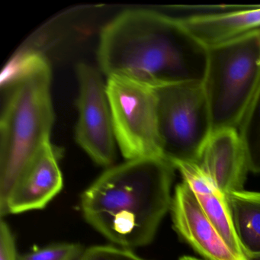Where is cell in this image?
Returning a JSON list of instances; mask_svg holds the SVG:
<instances>
[{
    "label": "cell",
    "mask_w": 260,
    "mask_h": 260,
    "mask_svg": "<svg viewBox=\"0 0 260 260\" xmlns=\"http://www.w3.org/2000/svg\"><path fill=\"white\" fill-rule=\"evenodd\" d=\"M97 57L107 77H126L156 89L203 83L208 48L177 18L136 9L122 12L103 27Z\"/></svg>",
    "instance_id": "cell-1"
},
{
    "label": "cell",
    "mask_w": 260,
    "mask_h": 260,
    "mask_svg": "<svg viewBox=\"0 0 260 260\" xmlns=\"http://www.w3.org/2000/svg\"><path fill=\"white\" fill-rule=\"evenodd\" d=\"M174 166L162 157L109 167L80 199L86 221L118 247L147 246L171 208Z\"/></svg>",
    "instance_id": "cell-2"
},
{
    "label": "cell",
    "mask_w": 260,
    "mask_h": 260,
    "mask_svg": "<svg viewBox=\"0 0 260 260\" xmlns=\"http://www.w3.org/2000/svg\"><path fill=\"white\" fill-rule=\"evenodd\" d=\"M52 73L36 51L16 55L2 74L4 103L0 119V215L15 185L51 142L54 122Z\"/></svg>",
    "instance_id": "cell-3"
},
{
    "label": "cell",
    "mask_w": 260,
    "mask_h": 260,
    "mask_svg": "<svg viewBox=\"0 0 260 260\" xmlns=\"http://www.w3.org/2000/svg\"><path fill=\"white\" fill-rule=\"evenodd\" d=\"M260 85V33L208 48L203 86L213 132L240 128Z\"/></svg>",
    "instance_id": "cell-4"
},
{
    "label": "cell",
    "mask_w": 260,
    "mask_h": 260,
    "mask_svg": "<svg viewBox=\"0 0 260 260\" xmlns=\"http://www.w3.org/2000/svg\"><path fill=\"white\" fill-rule=\"evenodd\" d=\"M162 158L176 166L198 164L213 132L203 83L156 88Z\"/></svg>",
    "instance_id": "cell-5"
},
{
    "label": "cell",
    "mask_w": 260,
    "mask_h": 260,
    "mask_svg": "<svg viewBox=\"0 0 260 260\" xmlns=\"http://www.w3.org/2000/svg\"><path fill=\"white\" fill-rule=\"evenodd\" d=\"M117 146L126 160L162 157L156 89L126 77L106 81Z\"/></svg>",
    "instance_id": "cell-6"
},
{
    "label": "cell",
    "mask_w": 260,
    "mask_h": 260,
    "mask_svg": "<svg viewBox=\"0 0 260 260\" xmlns=\"http://www.w3.org/2000/svg\"><path fill=\"white\" fill-rule=\"evenodd\" d=\"M76 73L79 86L76 141L95 164L110 167L116 156L117 143L106 83L100 71L89 63H79Z\"/></svg>",
    "instance_id": "cell-7"
},
{
    "label": "cell",
    "mask_w": 260,
    "mask_h": 260,
    "mask_svg": "<svg viewBox=\"0 0 260 260\" xmlns=\"http://www.w3.org/2000/svg\"><path fill=\"white\" fill-rule=\"evenodd\" d=\"M206 9L176 18L207 48L260 33V5Z\"/></svg>",
    "instance_id": "cell-8"
},
{
    "label": "cell",
    "mask_w": 260,
    "mask_h": 260,
    "mask_svg": "<svg viewBox=\"0 0 260 260\" xmlns=\"http://www.w3.org/2000/svg\"><path fill=\"white\" fill-rule=\"evenodd\" d=\"M170 210L176 232L204 258L240 260L225 243L185 182L176 186Z\"/></svg>",
    "instance_id": "cell-9"
},
{
    "label": "cell",
    "mask_w": 260,
    "mask_h": 260,
    "mask_svg": "<svg viewBox=\"0 0 260 260\" xmlns=\"http://www.w3.org/2000/svg\"><path fill=\"white\" fill-rule=\"evenodd\" d=\"M59 153L51 142L45 146L15 185L4 216L45 208L63 188Z\"/></svg>",
    "instance_id": "cell-10"
},
{
    "label": "cell",
    "mask_w": 260,
    "mask_h": 260,
    "mask_svg": "<svg viewBox=\"0 0 260 260\" xmlns=\"http://www.w3.org/2000/svg\"><path fill=\"white\" fill-rule=\"evenodd\" d=\"M198 164L226 196L243 190L249 170L240 132L234 128L214 131Z\"/></svg>",
    "instance_id": "cell-11"
},
{
    "label": "cell",
    "mask_w": 260,
    "mask_h": 260,
    "mask_svg": "<svg viewBox=\"0 0 260 260\" xmlns=\"http://www.w3.org/2000/svg\"><path fill=\"white\" fill-rule=\"evenodd\" d=\"M176 170H179L183 182L191 188L207 217L231 250L240 260H244L246 255L236 236L226 194L214 185L198 164H178Z\"/></svg>",
    "instance_id": "cell-12"
},
{
    "label": "cell",
    "mask_w": 260,
    "mask_h": 260,
    "mask_svg": "<svg viewBox=\"0 0 260 260\" xmlns=\"http://www.w3.org/2000/svg\"><path fill=\"white\" fill-rule=\"evenodd\" d=\"M233 225L246 257L260 253V192L234 191L226 194Z\"/></svg>",
    "instance_id": "cell-13"
},
{
    "label": "cell",
    "mask_w": 260,
    "mask_h": 260,
    "mask_svg": "<svg viewBox=\"0 0 260 260\" xmlns=\"http://www.w3.org/2000/svg\"><path fill=\"white\" fill-rule=\"evenodd\" d=\"M240 128L249 171L260 173V85Z\"/></svg>",
    "instance_id": "cell-14"
},
{
    "label": "cell",
    "mask_w": 260,
    "mask_h": 260,
    "mask_svg": "<svg viewBox=\"0 0 260 260\" xmlns=\"http://www.w3.org/2000/svg\"><path fill=\"white\" fill-rule=\"evenodd\" d=\"M85 249L77 243H56L19 255V260H78Z\"/></svg>",
    "instance_id": "cell-15"
},
{
    "label": "cell",
    "mask_w": 260,
    "mask_h": 260,
    "mask_svg": "<svg viewBox=\"0 0 260 260\" xmlns=\"http://www.w3.org/2000/svg\"><path fill=\"white\" fill-rule=\"evenodd\" d=\"M78 260H146L130 249L112 246H94L85 249Z\"/></svg>",
    "instance_id": "cell-16"
},
{
    "label": "cell",
    "mask_w": 260,
    "mask_h": 260,
    "mask_svg": "<svg viewBox=\"0 0 260 260\" xmlns=\"http://www.w3.org/2000/svg\"><path fill=\"white\" fill-rule=\"evenodd\" d=\"M0 260H19L14 236L3 218L0 222Z\"/></svg>",
    "instance_id": "cell-17"
},
{
    "label": "cell",
    "mask_w": 260,
    "mask_h": 260,
    "mask_svg": "<svg viewBox=\"0 0 260 260\" xmlns=\"http://www.w3.org/2000/svg\"><path fill=\"white\" fill-rule=\"evenodd\" d=\"M244 260H260V253L256 255H248Z\"/></svg>",
    "instance_id": "cell-18"
},
{
    "label": "cell",
    "mask_w": 260,
    "mask_h": 260,
    "mask_svg": "<svg viewBox=\"0 0 260 260\" xmlns=\"http://www.w3.org/2000/svg\"><path fill=\"white\" fill-rule=\"evenodd\" d=\"M179 260H200L198 258H194V257L191 256H183L182 258H179Z\"/></svg>",
    "instance_id": "cell-19"
}]
</instances>
